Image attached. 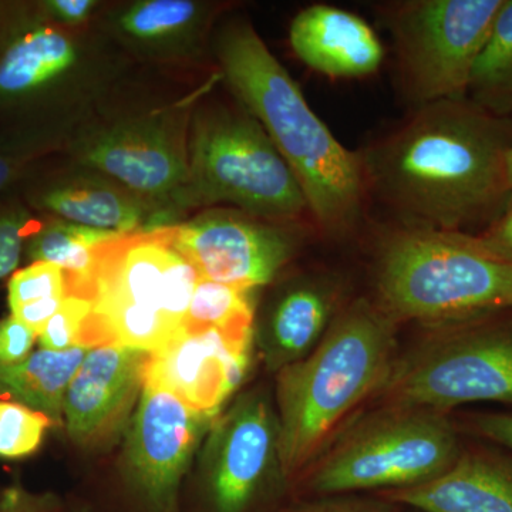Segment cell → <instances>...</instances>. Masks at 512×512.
<instances>
[{"instance_id": "obj_1", "label": "cell", "mask_w": 512, "mask_h": 512, "mask_svg": "<svg viewBox=\"0 0 512 512\" xmlns=\"http://www.w3.org/2000/svg\"><path fill=\"white\" fill-rule=\"evenodd\" d=\"M511 144L508 123L468 97L424 104L359 154L366 192L406 227L461 232L510 200Z\"/></svg>"}, {"instance_id": "obj_2", "label": "cell", "mask_w": 512, "mask_h": 512, "mask_svg": "<svg viewBox=\"0 0 512 512\" xmlns=\"http://www.w3.org/2000/svg\"><path fill=\"white\" fill-rule=\"evenodd\" d=\"M217 52L232 92L295 175L313 221L329 237H345L365 200L359 154L313 113L298 83L251 25L235 22L222 30Z\"/></svg>"}, {"instance_id": "obj_3", "label": "cell", "mask_w": 512, "mask_h": 512, "mask_svg": "<svg viewBox=\"0 0 512 512\" xmlns=\"http://www.w3.org/2000/svg\"><path fill=\"white\" fill-rule=\"evenodd\" d=\"M397 325L376 302L357 299L340 309L308 356L279 370L282 477L312 467L343 423L379 394L397 357Z\"/></svg>"}, {"instance_id": "obj_4", "label": "cell", "mask_w": 512, "mask_h": 512, "mask_svg": "<svg viewBox=\"0 0 512 512\" xmlns=\"http://www.w3.org/2000/svg\"><path fill=\"white\" fill-rule=\"evenodd\" d=\"M375 279L376 303L397 323L447 328L512 311V264L464 232L394 229L377 249Z\"/></svg>"}, {"instance_id": "obj_5", "label": "cell", "mask_w": 512, "mask_h": 512, "mask_svg": "<svg viewBox=\"0 0 512 512\" xmlns=\"http://www.w3.org/2000/svg\"><path fill=\"white\" fill-rule=\"evenodd\" d=\"M200 279L174 247L173 227L103 242L84 293L92 312L80 332V348L120 345L147 353L164 348L183 330Z\"/></svg>"}, {"instance_id": "obj_6", "label": "cell", "mask_w": 512, "mask_h": 512, "mask_svg": "<svg viewBox=\"0 0 512 512\" xmlns=\"http://www.w3.org/2000/svg\"><path fill=\"white\" fill-rule=\"evenodd\" d=\"M386 406L346 431L313 463L312 493L403 490L441 476L456 463L460 440L446 413Z\"/></svg>"}, {"instance_id": "obj_7", "label": "cell", "mask_w": 512, "mask_h": 512, "mask_svg": "<svg viewBox=\"0 0 512 512\" xmlns=\"http://www.w3.org/2000/svg\"><path fill=\"white\" fill-rule=\"evenodd\" d=\"M183 205L228 204L261 220L295 224L308 211L295 175L247 110L200 114L188 154Z\"/></svg>"}, {"instance_id": "obj_8", "label": "cell", "mask_w": 512, "mask_h": 512, "mask_svg": "<svg viewBox=\"0 0 512 512\" xmlns=\"http://www.w3.org/2000/svg\"><path fill=\"white\" fill-rule=\"evenodd\" d=\"M389 406L448 409L461 404H512V326L488 319L437 328L397 356L379 392Z\"/></svg>"}, {"instance_id": "obj_9", "label": "cell", "mask_w": 512, "mask_h": 512, "mask_svg": "<svg viewBox=\"0 0 512 512\" xmlns=\"http://www.w3.org/2000/svg\"><path fill=\"white\" fill-rule=\"evenodd\" d=\"M505 0H407L384 6L403 90L417 106L467 97Z\"/></svg>"}, {"instance_id": "obj_10", "label": "cell", "mask_w": 512, "mask_h": 512, "mask_svg": "<svg viewBox=\"0 0 512 512\" xmlns=\"http://www.w3.org/2000/svg\"><path fill=\"white\" fill-rule=\"evenodd\" d=\"M291 224L237 210H211L174 225V247L208 281L255 289L274 281L298 247Z\"/></svg>"}, {"instance_id": "obj_11", "label": "cell", "mask_w": 512, "mask_h": 512, "mask_svg": "<svg viewBox=\"0 0 512 512\" xmlns=\"http://www.w3.org/2000/svg\"><path fill=\"white\" fill-rule=\"evenodd\" d=\"M212 419L163 387L144 382L124 458L128 480L151 511L177 512L181 478Z\"/></svg>"}, {"instance_id": "obj_12", "label": "cell", "mask_w": 512, "mask_h": 512, "mask_svg": "<svg viewBox=\"0 0 512 512\" xmlns=\"http://www.w3.org/2000/svg\"><path fill=\"white\" fill-rule=\"evenodd\" d=\"M208 494L215 512H247L279 461L278 416L261 393L239 397L215 421L205 448Z\"/></svg>"}, {"instance_id": "obj_13", "label": "cell", "mask_w": 512, "mask_h": 512, "mask_svg": "<svg viewBox=\"0 0 512 512\" xmlns=\"http://www.w3.org/2000/svg\"><path fill=\"white\" fill-rule=\"evenodd\" d=\"M148 355L120 345L87 352L64 397L63 417L74 443L101 447L119 436L143 392Z\"/></svg>"}, {"instance_id": "obj_14", "label": "cell", "mask_w": 512, "mask_h": 512, "mask_svg": "<svg viewBox=\"0 0 512 512\" xmlns=\"http://www.w3.org/2000/svg\"><path fill=\"white\" fill-rule=\"evenodd\" d=\"M82 157L141 200L183 205L190 180L188 156L163 121L114 127L87 144Z\"/></svg>"}, {"instance_id": "obj_15", "label": "cell", "mask_w": 512, "mask_h": 512, "mask_svg": "<svg viewBox=\"0 0 512 512\" xmlns=\"http://www.w3.org/2000/svg\"><path fill=\"white\" fill-rule=\"evenodd\" d=\"M249 350L218 330H181L148 355L146 382L175 394L194 412L215 417L247 375Z\"/></svg>"}, {"instance_id": "obj_16", "label": "cell", "mask_w": 512, "mask_h": 512, "mask_svg": "<svg viewBox=\"0 0 512 512\" xmlns=\"http://www.w3.org/2000/svg\"><path fill=\"white\" fill-rule=\"evenodd\" d=\"M289 40L306 66L332 79L369 76L384 59L375 30L360 16L336 6L303 9L292 20Z\"/></svg>"}, {"instance_id": "obj_17", "label": "cell", "mask_w": 512, "mask_h": 512, "mask_svg": "<svg viewBox=\"0 0 512 512\" xmlns=\"http://www.w3.org/2000/svg\"><path fill=\"white\" fill-rule=\"evenodd\" d=\"M384 495L390 503L423 512H512V457L461 451L441 476Z\"/></svg>"}, {"instance_id": "obj_18", "label": "cell", "mask_w": 512, "mask_h": 512, "mask_svg": "<svg viewBox=\"0 0 512 512\" xmlns=\"http://www.w3.org/2000/svg\"><path fill=\"white\" fill-rule=\"evenodd\" d=\"M343 288L332 275L305 276L275 299L262 326L265 362L279 370L308 356L332 325Z\"/></svg>"}, {"instance_id": "obj_19", "label": "cell", "mask_w": 512, "mask_h": 512, "mask_svg": "<svg viewBox=\"0 0 512 512\" xmlns=\"http://www.w3.org/2000/svg\"><path fill=\"white\" fill-rule=\"evenodd\" d=\"M39 201L63 221L119 234L136 232L146 221L148 212L146 201L133 192L100 181L56 185Z\"/></svg>"}, {"instance_id": "obj_20", "label": "cell", "mask_w": 512, "mask_h": 512, "mask_svg": "<svg viewBox=\"0 0 512 512\" xmlns=\"http://www.w3.org/2000/svg\"><path fill=\"white\" fill-rule=\"evenodd\" d=\"M89 350L39 349L18 365L0 366V397L46 414L60 426L67 389Z\"/></svg>"}, {"instance_id": "obj_21", "label": "cell", "mask_w": 512, "mask_h": 512, "mask_svg": "<svg viewBox=\"0 0 512 512\" xmlns=\"http://www.w3.org/2000/svg\"><path fill=\"white\" fill-rule=\"evenodd\" d=\"M76 60L72 40L52 28H37L13 40L0 57V96H25L69 70Z\"/></svg>"}, {"instance_id": "obj_22", "label": "cell", "mask_w": 512, "mask_h": 512, "mask_svg": "<svg viewBox=\"0 0 512 512\" xmlns=\"http://www.w3.org/2000/svg\"><path fill=\"white\" fill-rule=\"evenodd\" d=\"M119 235L63 220L52 221L30 239L28 254L35 262H49L62 268L67 295L84 298L93 274L96 248Z\"/></svg>"}, {"instance_id": "obj_23", "label": "cell", "mask_w": 512, "mask_h": 512, "mask_svg": "<svg viewBox=\"0 0 512 512\" xmlns=\"http://www.w3.org/2000/svg\"><path fill=\"white\" fill-rule=\"evenodd\" d=\"M467 97L495 117L512 114V0H505L474 64Z\"/></svg>"}, {"instance_id": "obj_24", "label": "cell", "mask_w": 512, "mask_h": 512, "mask_svg": "<svg viewBox=\"0 0 512 512\" xmlns=\"http://www.w3.org/2000/svg\"><path fill=\"white\" fill-rule=\"evenodd\" d=\"M252 292L201 278L195 286L183 330L214 329L235 342L251 346L254 336Z\"/></svg>"}, {"instance_id": "obj_25", "label": "cell", "mask_w": 512, "mask_h": 512, "mask_svg": "<svg viewBox=\"0 0 512 512\" xmlns=\"http://www.w3.org/2000/svg\"><path fill=\"white\" fill-rule=\"evenodd\" d=\"M197 16V3L190 0H148L128 9L121 26L137 39H157L181 32Z\"/></svg>"}, {"instance_id": "obj_26", "label": "cell", "mask_w": 512, "mask_h": 512, "mask_svg": "<svg viewBox=\"0 0 512 512\" xmlns=\"http://www.w3.org/2000/svg\"><path fill=\"white\" fill-rule=\"evenodd\" d=\"M53 426L46 414L12 400H0V457L30 456Z\"/></svg>"}, {"instance_id": "obj_27", "label": "cell", "mask_w": 512, "mask_h": 512, "mask_svg": "<svg viewBox=\"0 0 512 512\" xmlns=\"http://www.w3.org/2000/svg\"><path fill=\"white\" fill-rule=\"evenodd\" d=\"M8 289L10 311L45 299L66 298V274L49 262H33L12 275Z\"/></svg>"}, {"instance_id": "obj_28", "label": "cell", "mask_w": 512, "mask_h": 512, "mask_svg": "<svg viewBox=\"0 0 512 512\" xmlns=\"http://www.w3.org/2000/svg\"><path fill=\"white\" fill-rule=\"evenodd\" d=\"M90 312L92 302L89 299L67 295L59 311L37 336L42 349L64 352L79 346L80 332Z\"/></svg>"}, {"instance_id": "obj_29", "label": "cell", "mask_w": 512, "mask_h": 512, "mask_svg": "<svg viewBox=\"0 0 512 512\" xmlns=\"http://www.w3.org/2000/svg\"><path fill=\"white\" fill-rule=\"evenodd\" d=\"M26 222L28 218L25 212H0V279L13 274L18 268L25 241Z\"/></svg>"}, {"instance_id": "obj_30", "label": "cell", "mask_w": 512, "mask_h": 512, "mask_svg": "<svg viewBox=\"0 0 512 512\" xmlns=\"http://www.w3.org/2000/svg\"><path fill=\"white\" fill-rule=\"evenodd\" d=\"M37 333L10 315L0 320V366L18 365L32 355Z\"/></svg>"}, {"instance_id": "obj_31", "label": "cell", "mask_w": 512, "mask_h": 512, "mask_svg": "<svg viewBox=\"0 0 512 512\" xmlns=\"http://www.w3.org/2000/svg\"><path fill=\"white\" fill-rule=\"evenodd\" d=\"M0 512H62V504L55 494L10 487L0 494Z\"/></svg>"}, {"instance_id": "obj_32", "label": "cell", "mask_w": 512, "mask_h": 512, "mask_svg": "<svg viewBox=\"0 0 512 512\" xmlns=\"http://www.w3.org/2000/svg\"><path fill=\"white\" fill-rule=\"evenodd\" d=\"M477 239L490 254L512 264V195L500 217Z\"/></svg>"}, {"instance_id": "obj_33", "label": "cell", "mask_w": 512, "mask_h": 512, "mask_svg": "<svg viewBox=\"0 0 512 512\" xmlns=\"http://www.w3.org/2000/svg\"><path fill=\"white\" fill-rule=\"evenodd\" d=\"M295 512H393L387 504L357 500L343 495H328L318 501L302 505Z\"/></svg>"}, {"instance_id": "obj_34", "label": "cell", "mask_w": 512, "mask_h": 512, "mask_svg": "<svg viewBox=\"0 0 512 512\" xmlns=\"http://www.w3.org/2000/svg\"><path fill=\"white\" fill-rule=\"evenodd\" d=\"M471 427L478 436L512 451V413L478 414Z\"/></svg>"}, {"instance_id": "obj_35", "label": "cell", "mask_w": 512, "mask_h": 512, "mask_svg": "<svg viewBox=\"0 0 512 512\" xmlns=\"http://www.w3.org/2000/svg\"><path fill=\"white\" fill-rule=\"evenodd\" d=\"M64 298L45 299V301L28 303L12 311V315L18 318L20 322L28 325L30 329L35 330L37 336L45 328L46 323L53 318V315L59 311Z\"/></svg>"}, {"instance_id": "obj_36", "label": "cell", "mask_w": 512, "mask_h": 512, "mask_svg": "<svg viewBox=\"0 0 512 512\" xmlns=\"http://www.w3.org/2000/svg\"><path fill=\"white\" fill-rule=\"evenodd\" d=\"M96 6L93 0H50L45 3V8L53 18L62 20L64 23L83 22L89 18L90 12Z\"/></svg>"}, {"instance_id": "obj_37", "label": "cell", "mask_w": 512, "mask_h": 512, "mask_svg": "<svg viewBox=\"0 0 512 512\" xmlns=\"http://www.w3.org/2000/svg\"><path fill=\"white\" fill-rule=\"evenodd\" d=\"M30 153L23 151L0 150V190L8 187L13 180L19 177L23 168L29 163Z\"/></svg>"}, {"instance_id": "obj_38", "label": "cell", "mask_w": 512, "mask_h": 512, "mask_svg": "<svg viewBox=\"0 0 512 512\" xmlns=\"http://www.w3.org/2000/svg\"><path fill=\"white\" fill-rule=\"evenodd\" d=\"M507 171H508V183H510V187L512 190V144L510 147V151H508Z\"/></svg>"}]
</instances>
